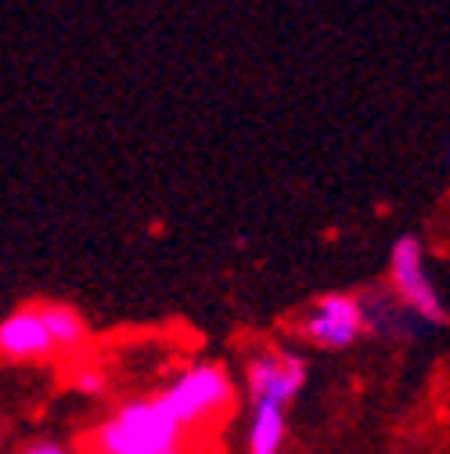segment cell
Instances as JSON below:
<instances>
[{
  "instance_id": "obj_1",
  "label": "cell",
  "mask_w": 450,
  "mask_h": 454,
  "mask_svg": "<svg viewBox=\"0 0 450 454\" xmlns=\"http://www.w3.org/2000/svg\"><path fill=\"white\" fill-rule=\"evenodd\" d=\"M83 454H166L191 447V433L155 401H130L80 440Z\"/></svg>"
},
{
  "instance_id": "obj_2",
  "label": "cell",
  "mask_w": 450,
  "mask_h": 454,
  "mask_svg": "<svg viewBox=\"0 0 450 454\" xmlns=\"http://www.w3.org/2000/svg\"><path fill=\"white\" fill-rule=\"evenodd\" d=\"M155 401L166 408V415L174 422H181L188 433H195L198 426H209L223 411H231L235 382L228 379V372L220 364H198V368L184 372L174 386H166Z\"/></svg>"
},
{
  "instance_id": "obj_3",
  "label": "cell",
  "mask_w": 450,
  "mask_h": 454,
  "mask_svg": "<svg viewBox=\"0 0 450 454\" xmlns=\"http://www.w3.org/2000/svg\"><path fill=\"white\" fill-rule=\"evenodd\" d=\"M389 281H392V293H397L407 307V314L422 317V321H443V303L429 281V270H425V260H422V242L415 235H404L397 239L389 253Z\"/></svg>"
},
{
  "instance_id": "obj_4",
  "label": "cell",
  "mask_w": 450,
  "mask_h": 454,
  "mask_svg": "<svg viewBox=\"0 0 450 454\" xmlns=\"http://www.w3.org/2000/svg\"><path fill=\"white\" fill-rule=\"evenodd\" d=\"M306 379V364L296 354H256L249 361V389L256 396V404H274L285 408L292 396L299 393Z\"/></svg>"
},
{
  "instance_id": "obj_5",
  "label": "cell",
  "mask_w": 450,
  "mask_h": 454,
  "mask_svg": "<svg viewBox=\"0 0 450 454\" xmlns=\"http://www.w3.org/2000/svg\"><path fill=\"white\" fill-rule=\"evenodd\" d=\"M306 335L314 339L317 347H350L353 339L364 332V307L357 296H346V293H331L324 300H317L314 314L306 317Z\"/></svg>"
},
{
  "instance_id": "obj_6",
  "label": "cell",
  "mask_w": 450,
  "mask_h": 454,
  "mask_svg": "<svg viewBox=\"0 0 450 454\" xmlns=\"http://www.w3.org/2000/svg\"><path fill=\"white\" fill-rule=\"evenodd\" d=\"M0 354L15 357V361H36V357H50V335L36 314V307L12 314L8 321H0Z\"/></svg>"
},
{
  "instance_id": "obj_7",
  "label": "cell",
  "mask_w": 450,
  "mask_h": 454,
  "mask_svg": "<svg viewBox=\"0 0 450 454\" xmlns=\"http://www.w3.org/2000/svg\"><path fill=\"white\" fill-rule=\"evenodd\" d=\"M47 335H50V347L54 350H66V354H76L83 343H87V325L83 317L73 310V307H62V303H43L36 307Z\"/></svg>"
},
{
  "instance_id": "obj_8",
  "label": "cell",
  "mask_w": 450,
  "mask_h": 454,
  "mask_svg": "<svg viewBox=\"0 0 450 454\" xmlns=\"http://www.w3.org/2000/svg\"><path fill=\"white\" fill-rule=\"evenodd\" d=\"M281 440H285V408L256 404V419H252V433H249V454H277Z\"/></svg>"
},
{
  "instance_id": "obj_9",
  "label": "cell",
  "mask_w": 450,
  "mask_h": 454,
  "mask_svg": "<svg viewBox=\"0 0 450 454\" xmlns=\"http://www.w3.org/2000/svg\"><path fill=\"white\" fill-rule=\"evenodd\" d=\"M73 386L83 389V393H101V389H105V379H101L97 368H80V372L73 375Z\"/></svg>"
},
{
  "instance_id": "obj_10",
  "label": "cell",
  "mask_w": 450,
  "mask_h": 454,
  "mask_svg": "<svg viewBox=\"0 0 450 454\" xmlns=\"http://www.w3.org/2000/svg\"><path fill=\"white\" fill-rule=\"evenodd\" d=\"M22 454H66L58 443H33V447H26Z\"/></svg>"
},
{
  "instance_id": "obj_11",
  "label": "cell",
  "mask_w": 450,
  "mask_h": 454,
  "mask_svg": "<svg viewBox=\"0 0 450 454\" xmlns=\"http://www.w3.org/2000/svg\"><path fill=\"white\" fill-rule=\"evenodd\" d=\"M166 454H195V447H177V450H166Z\"/></svg>"
},
{
  "instance_id": "obj_12",
  "label": "cell",
  "mask_w": 450,
  "mask_h": 454,
  "mask_svg": "<svg viewBox=\"0 0 450 454\" xmlns=\"http://www.w3.org/2000/svg\"><path fill=\"white\" fill-rule=\"evenodd\" d=\"M446 162H450V148H446Z\"/></svg>"
}]
</instances>
